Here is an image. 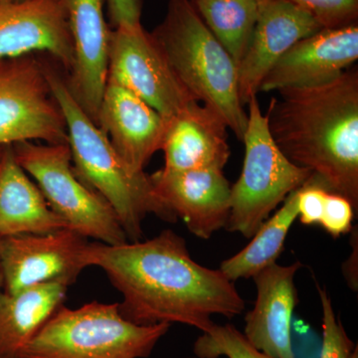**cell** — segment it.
Wrapping results in <instances>:
<instances>
[{"mask_svg": "<svg viewBox=\"0 0 358 358\" xmlns=\"http://www.w3.org/2000/svg\"><path fill=\"white\" fill-rule=\"evenodd\" d=\"M317 291L322 310V346L320 358H350L355 343L336 317L333 301L326 289L317 286Z\"/></svg>", "mask_w": 358, "mask_h": 358, "instance_id": "cb8c5ba5", "label": "cell"}, {"mask_svg": "<svg viewBox=\"0 0 358 358\" xmlns=\"http://www.w3.org/2000/svg\"><path fill=\"white\" fill-rule=\"evenodd\" d=\"M108 79L129 90L166 121L195 101L141 23L117 26L110 31Z\"/></svg>", "mask_w": 358, "mask_h": 358, "instance_id": "9c48e42d", "label": "cell"}, {"mask_svg": "<svg viewBox=\"0 0 358 358\" xmlns=\"http://www.w3.org/2000/svg\"><path fill=\"white\" fill-rule=\"evenodd\" d=\"M13 148L20 166L68 228L103 244L129 241L110 205L75 173L68 143L22 141Z\"/></svg>", "mask_w": 358, "mask_h": 358, "instance_id": "52a82bcc", "label": "cell"}, {"mask_svg": "<svg viewBox=\"0 0 358 358\" xmlns=\"http://www.w3.org/2000/svg\"><path fill=\"white\" fill-rule=\"evenodd\" d=\"M192 3L238 66L255 27L259 0H194Z\"/></svg>", "mask_w": 358, "mask_h": 358, "instance_id": "7402d4cb", "label": "cell"}, {"mask_svg": "<svg viewBox=\"0 0 358 358\" xmlns=\"http://www.w3.org/2000/svg\"><path fill=\"white\" fill-rule=\"evenodd\" d=\"M357 59V23L322 28L291 47L268 71L259 92L329 83L350 69Z\"/></svg>", "mask_w": 358, "mask_h": 358, "instance_id": "7c38bea8", "label": "cell"}, {"mask_svg": "<svg viewBox=\"0 0 358 358\" xmlns=\"http://www.w3.org/2000/svg\"><path fill=\"white\" fill-rule=\"evenodd\" d=\"M350 358H358V348L357 345H355V350H353Z\"/></svg>", "mask_w": 358, "mask_h": 358, "instance_id": "4dcf8cb0", "label": "cell"}, {"mask_svg": "<svg viewBox=\"0 0 358 358\" xmlns=\"http://www.w3.org/2000/svg\"><path fill=\"white\" fill-rule=\"evenodd\" d=\"M352 253L350 258L346 260L345 266H343V274H345L346 282L348 286L353 289L357 291V228L352 231Z\"/></svg>", "mask_w": 358, "mask_h": 358, "instance_id": "f1b7e54d", "label": "cell"}, {"mask_svg": "<svg viewBox=\"0 0 358 358\" xmlns=\"http://www.w3.org/2000/svg\"><path fill=\"white\" fill-rule=\"evenodd\" d=\"M1 1H2V0H0V2H1Z\"/></svg>", "mask_w": 358, "mask_h": 358, "instance_id": "e575fe53", "label": "cell"}, {"mask_svg": "<svg viewBox=\"0 0 358 358\" xmlns=\"http://www.w3.org/2000/svg\"><path fill=\"white\" fill-rule=\"evenodd\" d=\"M96 126L134 171H143L162 150L166 121L129 90L108 79Z\"/></svg>", "mask_w": 358, "mask_h": 358, "instance_id": "2e32d148", "label": "cell"}, {"mask_svg": "<svg viewBox=\"0 0 358 358\" xmlns=\"http://www.w3.org/2000/svg\"><path fill=\"white\" fill-rule=\"evenodd\" d=\"M278 94L266 114L275 145L327 190L350 200L357 214V68L329 83Z\"/></svg>", "mask_w": 358, "mask_h": 358, "instance_id": "7a4b0ae2", "label": "cell"}, {"mask_svg": "<svg viewBox=\"0 0 358 358\" xmlns=\"http://www.w3.org/2000/svg\"><path fill=\"white\" fill-rule=\"evenodd\" d=\"M157 199L200 239L226 227L231 211V185L223 169L169 171L150 174Z\"/></svg>", "mask_w": 358, "mask_h": 358, "instance_id": "8fae6325", "label": "cell"}, {"mask_svg": "<svg viewBox=\"0 0 358 358\" xmlns=\"http://www.w3.org/2000/svg\"><path fill=\"white\" fill-rule=\"evenodd\" d=\"M2 1H20V0H2Z\"/></svg>", "mask_w": 358, "mask_h": 358, "instance_id": "d6a6232c", "label": "cell"}, {"mask_svg": "<svg viewBox=\"0 0 358 358\" xmlns=\"http://www.w3.org/2000/svg\"><path fill=\"white\" fill-rule=\"evenodd\" d=\"M228 127L222 117L192 101L166 121L162 150L169 171L223 169L230 157Z\"/></svg>", "mask_w": 358, "mask_h": 358, "instance_id": "ac0fdd59", "label": "cell"}, {"mask_svg": "<svg viewBox=\"0 0 358 358\" xmlns=\"http://www.w3.org/2000/svg\"><path fill=\"white\" fill-rule=\"evenodd\" d=\"M3 268H2L1 257H0V293H1L2 291H3Z\"/></svg>", "mask_w": 358, "mask_h": 358, "instance_id": "f546056e", "label": "cell"}, {"mask_svg": "<svg viewBox=\"0 0 358 358\" xmlns=\"http://www.w3.org/2000/svg\"><path fill=\"white\" fill-rule=\"evenodd\" d=\"M193 352L197 358H271L254 348L232 324H212L195 341Z\"/></svg>", "mask_w": 358, "mask_h": 358, "instance_id": "603a6c76", "label": "cell"}, {"mask_svg": "<svg viewBox=\"0 0 358 358\" xmlns=\"http://www.w3.org/2000/svg\"><path fill=\"white\" fill-rule=\"evenodd\" d=\"M112 24L134 25L141 23V0H106Z\"/></svg>", "mask_w": 358, "mask_h": 358, "instance_id": "83f0119b", "label": "cell"}, {"mask_svg": "<svg viewBox=\"0 0 358 358\" xmlns=\"http://www.w3.org/2000/svg\"><path fill=\"white\" fill-rule=\"evenodd\" d=\"M243 134V169L231 185V211L225 229L252 238L280 204L313 176L289 162L268 131L257 96L250 99Z\"/></svg>", "mask_w": 358, "mask_h": 358, "instance_id": "8992f818", "label": "cell"}, {"mask_svg": "<svg viewBox=\"0 0 358 358\" xmlns=\"http://www.w3.org/2000/svg\"><path fill=\"white\" fill-rule=\"evenodd\" d=\"M357 215L352 202L338 193L327 192L320 225L334 239L352 230V221Z\"/></svg>", "mask_w": 358, "mask_h": 358, "instance_id": "484cf974", "label": "cell"}, {"mask_svg": "<svg viewBox=\"0 0 358 358\" xmlns=\"http://www.w3.org/2000/svg\"><path fill=\"white\" fill-rule=\"evenodd\" d=\"M66 227L18 164L13 145H6L0 157V239Z\"/></svg>", "mask_w": 358, "mask_h": 358, "instance_id": "d6986e66", "label": "cell"}, {"mask_svg": "<svg viewBox=\"0 0 358 358\" xmlns=\"http://www.w3.org/2000/svg\"><path fill=\"white\" fill-rule=\"evenodd\" d=\"M169 327L133 324L122 317L117 303L62 306L17 358H147Z\"/></svg>", "mask_w": 358, "mask_h": 358, "instance_id": "5b68a950", "label": "cell"}, {"mask_svg": "<svg viewBox=\"0 0 358 358\" xmlns=\"http://www.w3.org/2000/svg\"><path fill=\"white\" fill-rule=\"evenodd\" d=\"M4 147H0V157H1L2 152H3Z\"/></svg>", "mask_w": 358, "mask_h": 358, "instance_id": "1f68e13d", "label": "cell"}, {"mask_svg": "<svg viewBox=\"0 0 358 358\" xmlns=\"http://www.w3.org/2000/svg\"><path fill=\"white\" fill-rule=\"evenodd\" d=\"M150 34L187 93L217 113L242 141L248 114L239 96L238 66L192 0H169L166 17Z\"/></svg>", "mask_w": 358, "mask_h": 358, "instance_id": "277c9868", "label": "cell"}, {"mask_svg": "<svg viewBox=\"0 0 358 358\" xmlns=\"http://www.w3.org/2000/svg\"><path fill=\"white\" fill-rule=\"evenodd\" d=\"M47 74L67 124L75 173L110 205L129 241H140L143 220L150 214L176 223L178 217L157 199L150 176L134 171L122 159L108 136L75 100L67 81L48 64Z\"/></svg>", "mask_w": 358, "mask_h": 358, "instance_id": "3957f363", "label": "cell"}, {"mask_svg": "<svg viewBox=\"0 0 358 358\" xmlns=\"http://www.w3.org/2000/svg\"><path fill=\"white\" fill-rule=\"evenodd\" d=\"M73 44V65L67 81L71 93L95 122L109 74L110 31L103 0H64Z\"/></svg>", "mask_w": 358, "mask_h": 358, "instance_id": "4fadbf2b", "label": "cell"}, {"mask_svg": "<svg viewBox=\"0 0 358 358\" xmlns=\"http://www.w3.org/2000/svg\"><path fill=\"white\" fill-rule=\"evenodd\" d=\"M300 261L292 265L277 263L253 278L257 296L253 310L245 317L244 336L250 343L271 358H294L292 320L298 305L294 275Z\"/></svg>", "mask_w": 358, "mask_h": 358, "instance_id": "e0dca14e", "label": "cell"}, {"mask_svg": "<svg viewBox=\"0 0 358 358\" xmlns=\"http://www.w3.org/2000/svg\"><path fill=\"white\" fill-rule=\"evenodd\" d=\"M312 15L287 0H259L248 48L238 64L239 96L244 106L257 96L264 78L296 42L322 30Z\"/></svg>", "mask_w": 358, "mask_h": 358, "instance_id": "5bb4252c", "label": "cell"}, {"mask_svg": "<svg viewBox=\"0 0 358 358\" xmlns=\"http://www.w3.org/2000/svg\"><path fill=\"white\" fill-rule=\"evenodd\" d=\"M312 15L322 28L357 23L358 0H287Z\"/></svg>", "mask_w": 358, "mask_h": 358, "instance_id": "d4e9b609", "label": "cell"}, {"mask_svg": "<svg viewBox=\"0 0 358 358\" xmlns=\"http://www.w3.org/2000/svg\"><path fill=\"white\" fill-rule=\"evenodd\" d=\"M327 192L313 176L301 186L298 195V218L301 224L320 225Z\"/></svg>", "mask_w": 358, "mask_h": 358, "instance_id": "4316f807", "label": "cell"}, {"mask_svg": "<svg viewBox=\"0 0 358 358\" xmlns=\"http://www.w3.org/2000/svg\"><path fill=\"white\" fill-rule=\"evenodd\" d=\"M86 267H98L121 293L124 319L138 326L182 324L203 333L213 315L232 319L245 301L220 270L193 260L185 238L173 230L145 241L108 245L89 242Z\"/></svg>", "mask_w": 358, "mask_h": 358, "instance_id": "6da1fadb", "label": "cell"}, {"mask_svg": "<svg viewBox=\"0 0 358 358\" xmlns=\"http://www.w3.org/2000/svg\"><path fill=\"white\" fill-rule=\"evenodd\" d=\"M35 55L0 60V147L22 141L68 143L67 124L47 64Z\"/></svg>", "mask_w": 358, "mask_h": 358, "instance_id": "ba28073f", "label": "cell"}, {"mask_svg": "<svg viewBox=\"0 0 358 358\" xmlns=\"http://www.w3.org/2000/svg\"><path fill=\"white\" fill-rule=\"evenodd\" d=\"M37 53L70 72L73 44L64 0L0 2V60Z\"/></svg>", "mask_w": 358, "mask_h": 358, "instance_id": "9a60e30c", "label": "cell"}, {"mask_svg": "<svg viewBox=\"0 0 358 358\" xmlns=\"http://www.w3.org/2000/svg\"><path fill=\"white\" fill-rule=\"evenodd\" d=\"M299 189L292 192L281 208L260 226L245 248L221 263L219 270L228 280L234 282L253 279L264 268L277 262L287 235L298 218Z\"/></svg>", "mask_w": 358, "mask_h": 358, "instance_id": "44dd1931", "label": "cell"}, {"mask_svg": "<svg viewBox=\"0 0 358 358\" xmlns=\"http://www.w3.org/2000/svg\"><path fill=\"white\" fill-rule=\"evenodd\" d=\"M186 358H197L196 357H186Z\"/></svg>", "mask_w": 358, "mask_h": 358, "instance_id": "836d02e7", "label": "cell"}, {"mask_svg": "<svg viewBox=\"0 0 358 358\" xmlns=\"http://www.w3.org/2000/svg\"><path fill=\"white\" fill-rule=\"evenodd\" d=\"M68 287L46 284L0 293V358H17L23 348L62 307Z\"/></svg>", "mask_w": 358, "mask_h": 358, "instance_id": "ffe728a7", "label": "cell"}, {"mask_svg": "<svg viewBox=\"0 0 358 358\" xmlns=\"http://www.w3.org/2000/svg\"><path fill=\"white\" fill-rule=\"evenodd\" d=\"M86 237L70 228L0 239L3 292L17 293L46 284H74L86 268Z\"/></svg>", "mask_w": 358, "mask_h": 358, "instance_id": "30bf717a", "label": "cell"}]
</instances>
